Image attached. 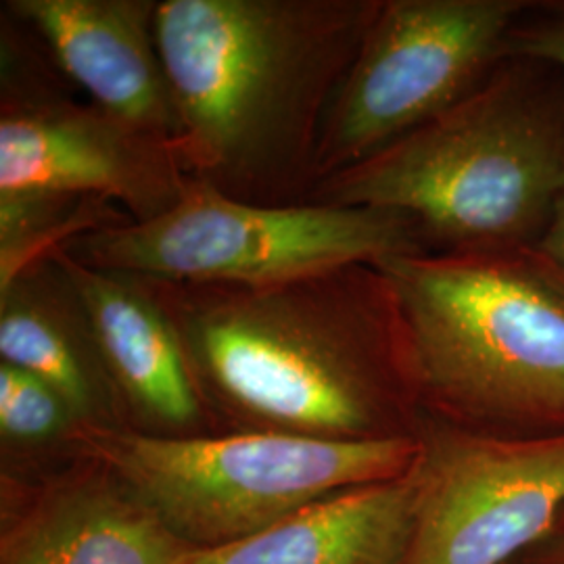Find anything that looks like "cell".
Returning a JSON list of instances; mask_svg holds the SVG:
<instances>
[{
    "label": "cell",
    "mask_w": 564,
    "mask_h": 564,
    "mask_svg": "<svg viewBox=\"0 0 564 564\" xmlns=\"http://www.w3.org/2000/svg\"><path fill=\"white\" fill-rule=\"evenodd\" d=\"M529 0H381L328 107L318 186L435 120L505 63ZM316 186V188H318Z\"/></svg>",
    "instance_id": "cell-7"
},
{
    "label": "cell",
    "mask_w": 564,
    "mask_h": 564,
    "mask_svg": "<svg viewBox=\"0 0 564 564\" xmlns=\"http://www.w3.org/2000/svg\"><path fill=\"white\" fill-rule=\"evenodd\" d=\"M61 251L153 281L256 289L423 249L398 214L324 203L260 205L191 181L162 216L86 232Z\"/></svg>",
    "instance_id": "cell-6"
},
{
    "label": "cell",
    "mask_w": 564,
    "mask_h": 564,
    "mask_svg": "<svg viewBox=\"0 0 564 564\" xmlns=\"http://www.w3.org/2000/svg\"><path fill=\"white\" fill-rule=\"evenodd\" d=\"M199 554L88 454L39 477H0V564H188Z\"/></svg>",
    "instance_id": "cell-10"
},
{
    "label": "cell",
    "mask_w": 564,
    "mask_h": 564,
    "mask_svg": "<svg viewBox=\"0 0 564 564\" xmlns=\"http://www.w3.org/2000/svg\"><path fill=\"white\" fill-rule=\"evenodd\" d=\"M403 564H510L556 531L564 435L508 440L421 416Z\"/></svg>",
    "instance_id": "cell-9"
},
{
    "label": "cell",
    "mask_w": 564,
    "mask_h": 564,
    "mask_svg": "<svg viewBox=\"0 0 564 564\" xmlns=\"http://www.w3.org/2000/svg\"><path fill=\"white\" fill-rule=\"evenodd\" d=\"M529 251L544 263L558 281L564 282V186L552 207L544 232Z\"/></svg>",
    "instance_id": "cell-18"
},
{
    "label": "cell",
    "mask_w": 564,
    "mask_h": 564,
    "mask_svg": "<svg viewBox=\"0 0 564 564\" xmlns=\"http://www.w3.org/2000/svg\"><path fill=\"white\" fill-rule=\"evenodd\" d=\"M519 564H564V529L552 531L540 544L521 554Z\"/></svg>",
    "instance_id": "cell-19"
},
{
    "label": "cell",
    "mask_w": 564,
    "mask_h": 564,
    "mask_svg": "<svg viewBox=\"0 0 564 564\" xmlns=\"http://www.w3.org/2000/svg\"><path fill=\"white\" fill-rule=\"evenodd\" d=\"M76 286L120 402L123 429L149 437L216 435L184 343L155 284L53 251Z\"/></svg>",
    "instance_id": "cell-11"
},
{
    "label": "cell",
    "mask_w": 564,
    "mask_h": 564,
    "mask_svg": "<svg viewBox=\"0 0 564 564\" xmlns=\"http://www.w3.org/2000/svg\"><path fill=\"white\" fill-rule=\"evenodd\" d=\"M510 564H519V561H514V563H510Z\"/></svg>",
    "instance_id": "cell-21"
},
{
    "label": "cell",
    "mask_w": 564,
    "mask_h": 564,
    "mask_svg": "<svg viewBox=\"0 0 564 564\" xmlns=\"http://www.w3.org/2000/svg\"><path fill=\"white\" fill-rule=\"evenodd\" d=\"M155 284L218 433L416 437L393 293L379 263L272 286Z\"/></svg>",
    "instance_id": "cell-1"
},
{
    "label": "cell",
    "mask_w": 564,
    "mask_h": 564,
    "mask_svg": "<svg viewBox=\"0 0 564 564\" xmlns=\"http://www.w3.org/2000/svg\"><path fill=\"white\" fill-rule=\"evenodd\" d=\"M155 9L158 0H2L88 102L174 144L181 126Z\"/></svg>",
    "instance_id": "cell-12"
},
{
    "label": "cell",
    "mask_w": 564,
    "mask_h": 564,
    "mask_svg": "<svg viewBox=\"0 0 564 564\" xmlns=\"http://www.w3.org/2000/svg\"><path fill=\"white\" fill-rule=\"evenodd\" d=\"M563 186L564 76L512 57L310 203L398 214L424 253H510L540 239Z\"/></svg>",
    "instance_id": "cell-3"
},
{
    "label": "cell",
    "mask_w": 564,
    "mask_h": 564,
    "mask_svg": "<svg viewBox=\"0 0 564 564\" xmlns=\"http://www.w3.org/2000/svg\"><path fill=\"white\" fill-rule=\"evenodd\" d=\"M416 463V460H414ZM416 479L351 487L188 564H403L416 519Z\"/></svg>",
    "instance_id": "cell-14"
},
{
    "label": "cell",
    "mask_w": 564,
    "mask_h": 564,
    "mask_svg": "<svg viewBox=\"0 0 564 564\" xmlns=\"http://www.w3.org/2000/svg\"><path fill=\"white\" fill-rule=\"evenodd\" d=\"M34 46L2 53L0 195L97 197L132 223L165 214L191 178L170 141L76 101Z\"/></svg>",
    "instance_id": "cell-8"
},
{
    "label": "cell",
    "mask_w": 564,
    "mask_h": 564,
    "mask_svg": "<svg viewBox=\"0 0 564 564\" xmlns=\"http://www.w3.org/2000/svg\"><path fill=\"white\" fill-rule=\"evenodd\" d=\"M421 416L464 431L564 435V282L531 251L379 263Z\"/></svg>",
    "instance_id": "cell-4"
},
{
    "label": "cell",
    "mask_w": 564,
    "mask_h": 564,
    "mask_svg": "<svg viewBox=\"0 0 564 564\" xmlns=\"http://www.w3.org/2000/svg\"><path fill=\"white\" fill-rule=\"evenodd\" d=\"M84 431L53 387L0 362V477H39L78 460Z\"/></svg>",
    "instance_id": "cell-15"
},
{
    "label": "cell",
    "mask_w": 564,
    "mask_h": 564,
    "mask_svg": "<svg viewBox=\"0 0 564 564\" xmlns=\"http://www.w3.org/2000/svg\"><path fill=\"white\" fill-rule=\"evenodd\" d=\"M132 223L97 197L0 195V286L86 232Z\"/></svg>",
    "instance_id": "cell-16"
},
{
    "label": "cell",
    "mask_w": 564,
    "mask_h": 564,
    "mask_svg": "<svg viewBox=\"0 0 564 564\" xmlns=\"http://www.w3.org/2000/svg\"><path fill=\"white\" fill-rule=\"evenodd\" d=\"M0 362L53 387L86 429H123L86 307L53 253L0 286Z\"/></svg>",
    "instance_id": "cell-13"
},
{
    "label": "cell",
    "mask_w": 564,
    "mask_h": 564,
    "mask_svg": "<svg viewBox=\"0 0 564 564\" xmlns=\"http://www.w3.org/2000/svg\"><path fill=\"white\" fill-rule=\"evenodd\" d=\"M82 449L109 466L184 544L209 552L333 494L402 477L414 466L419 442H323L276 433L167 440L86 429Z\"/></svg>",
    "instance_id": "cell-5"
},
{
    "label": "cell",
    "mask_w": 564,
    "mask_h": 564,
    "mask_svg": "<svg viewBox=\"0 0 564 564\" xmlns=\"http://www.w3.org/2000/svg\"><path fill=\"white\" fill-rule=\"evenodd\" d=\"M558 529H564V510L563 514H561V519H558V524H556V531H558Z\"/></svg>",
    "instance_id": "cell-20"
},
{
    "label": "cell",
    "mask_w": 564,
    "mask_h": 564,
    "mask_svg": "<svg viewBox=\"0 0 564 564\" xmlns=\"http://www.w3.org/2000/svg\"><path fill=\"white\" fill-rule=\"evenodd\" d=\"M506 57L535 61L564 76V0H529L510 30Z\"/></svg>",
    "instance_id": "cell-17"
},
{
    "label": "cell",
    "mask_w": 564,
    "mask_h": 564,
    "mask_svg": "<svg viewBox=\"0 0 564 564\" xmlns=\"http://www.w3.org/2000/svg\"><path fill=\"white\" fill-rule=\"evenodd\" d=\"M381 0H158L155 39L191 181L310 203L328 107Z\"/></svg>",
    "instance_id": "cell-2"
}]
</instances>
